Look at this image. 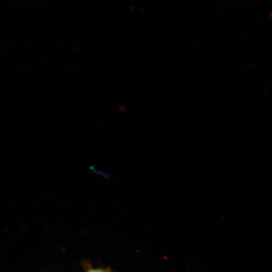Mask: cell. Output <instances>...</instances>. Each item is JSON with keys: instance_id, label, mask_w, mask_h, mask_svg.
<instances>
[{"instance_id": "obj_1", "label": "cell", "mask_w": 272, "mask_h": 272, "mask_svg": "<svg viewBox=\"0 0 272 272\" xmlns=\"http://www.w3.org/2000/svg\"><path fill=\"white\" fill-rule=\"evenodd\" d=\"M87 272H109V271L101 268H93L89 270Z\"/></svg>"}]
</instances>
